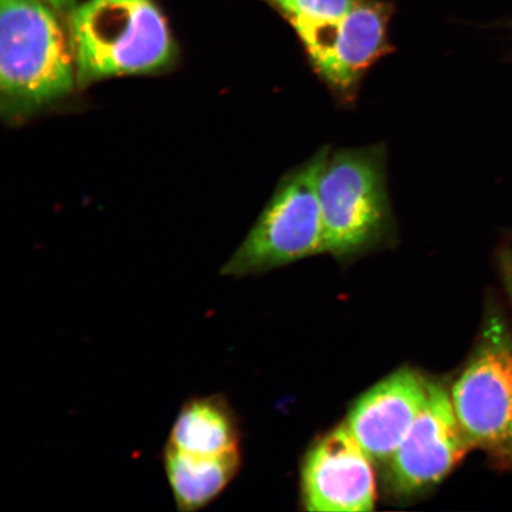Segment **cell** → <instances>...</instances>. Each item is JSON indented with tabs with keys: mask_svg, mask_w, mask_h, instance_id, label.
<instances>
[{
	"mask_svg": "<svg viewBox=\"0 0 512 512\" xmlns=\"http://www.w3.org/2000/svg\"><path fill=\"white\" fill-rule=\"evenodd\" d=\"M78 86L72 42L57 11L37 0L0 2V112L18 124Z\"/></svg>",
	"mask_w": 512,
	"mask_h": 512,
	"instance_id": "6da1fadb",
	"label": "cell"
},
{
	"mask_svg": "<svg viewBox=\"0 0 512 512\" xmlns=\"http://www.w3.org/2000/svg\"><path fill=\"white\" fill-rule=\"evenodd\" d=\"M78 87L169 68L176 46L153 0H86L68 14Z\"/></svg>",
	"mask_w": 512,
	"mask_h": 512,
	"instance_id": "7a4b0ae2",
	"label": "cell"
},
{
	"mask_svg": "<svg viewBox=\"0 0 512 512\" xmlns=\"http://www.w3.org/2000/svg\"><path fill=\"white\" fill-rule=\"evenodd\" d=\"M324 251L347 259L392 238L386 146L330 151L319 172Z\"/></svg>",
	"mask_w": 512,
	"mask_h": 512,
	"instance_id": "3957f363",
	"label": "cell"
},
{
	"mask_svg": "<svg viewBox=\"0 0 512 512\" xmlns=\"http://www.w3.org/2000/svg\"><path fill=\"white\" fill-rule=\"evenodd\" d=\"M330 151L324 146L281 179L251 232L223 265V277H248L325 253L318 177Z\"/></svg>",
	"mask_w": 512,
	"mask_h": 512,
	"instance_id": "277c9868",
	"label": "cell"
},
{
	"mask_svg": "<svg viewBox=\"0 0 512 512\" xmlns=\"http://www.w3.org/2000/svg\"><path fill=\"white\" fill-rule=\"evenodd\" d=\"M394 14L386 0H357L341 17L292 28L313 73L342 106L355 104L370 68L394 50Z\"/></svg>",
	"mask_w": 512,
	"mask_h": 512,
	"instance_id": "5b68a950",
	"label": "cell"
},
{
	"mask_svg": "<svg viewBox=\"0 0 512 512\" xmlns=\"http://www.w3.org/2000/svg\"><path fill=\"white\" fill-rule=\"evenodd\" d=\"M471 448L512 459V341L501 319L486 322L482 338L451 390Z\"/></svg>",
	"mask_w": 512,
	"mask_h": 512,
	"instance_id": "8992f818",
	"label": "cell"
},
{
	"mask_svg": "<svg viewBox=\"0 0 512 512\" xmlns=\"http://www.w3.org/2000/svg\"><path fill=\"white\" fill-rule=\"evenodd\" d=\"M471 448L454 412L451 392L428 381L424 408L387 466L392 494L409 497L443 480Z\"/></svg>",
	"mask_w": 512,
	"mask_h": 512,
	"instance_id": "52a82bcc",
	"label": "cell"
},
{
	"mask_svg": "<svg viewBox=\"0 0 512 512\" xmlns=\"http://www.w3.org/2000/svg\"><path fill=\"white\" fill-rule=\"evenodd\" d=\"M373 464L344 424L326 434L305 460L303 494L306 510H373L376 503Z\"/></svg>",
	"mask_w": 512,
	"mask_h": 512,
	"instance_id": "ba28073f",
	"label": "cell"
},
{
	"mask_svg": "<svg viewBox=\"0 0 512 512\" xmlns=\"http://www.w3.org/2000/svg\"><path fill=\"white\" fill-rule=\"evenodd\" d=\"M428 381L403 369L386 377L352 406L344 425L374 464L386 465L425 406Z\"/></svg>",
	"mask_w": 512,
	"mask_h": 512,
	"instance_id": "9c48e42d",
	"label": "cell"
},
{
	"mask_svg": "<svg viewBox=\"0 0 512 512\" xmlns=\"http://www.w3.org/2000/svg\"><path fill=\"white\" fill-rule=\"evenodd\" d=\"M162 462L178 511L196 512L214 503L238 476L241 452L201 456L165 444Z\"/></svg>",
	"mask_w": 512,
	"mask_h": 512,
	"instance_id": "30bf717a",
	"label": "cell"
},
{
	"mask_svg": "<svg viewBox=\"0 0 512 512\" xmlns=\"http://www.w3.org/2000/svg\"><path fill=\"white\" fill-rule=\"evenodd\" d=\"M166 445L201 456L240 450L238 418L226 396H195L179 409Z\"/></svg>",
	"mask_w": 512,
	"mask_h": 512,
	"instance_id": "8fae6325",
	"label": "cell"
},
{
	"mask_svg": "<svg viewBox=\"0 0 512 512\" xmlns=\"http://www.w3.org/2000/svg\"><path fill=\"white\" fill-rule=\"evenodd\" d=\"M277 12L291 28L299 24L330 21L341 17L357 0H262Z\"/></svg>",
	"mask_w": 512,
	"mask_h": 512,
	"instance_id": "7c38bea8",
	"label": "cell"
},
{
	"mask_svg": "<svg viewBox=\"0 0 512 512\" xmlns=\"http://www.w3.org/2000/svg\"><path fill=\"white\" fill-rule=\"evenodd\" d=\"M499 267H501L505 290L512 306V252L503 251L499 255Z\"/></svg>",
	"mask_w": 512,
	"mask_h": 512,
	"instance_id": "4fadbf2b",
	"label": "cell"
},
{
	"mask_svg": "<svg viewBox=\"0 0 512 512\" xmlns=\"http://www.w3.org/2000/svg\"><path fill=\"white\" fill-rule=\"evenodd\" d=\"M37 2H41L50 6L51 9L55 11H72L74 9L75 0H37Z\"/></svg>",
	"mask_w": 512,
	"mask_h": 512,
	"instance_id": "5bb4252c",
	"label": "cell"
}]
</instances>
